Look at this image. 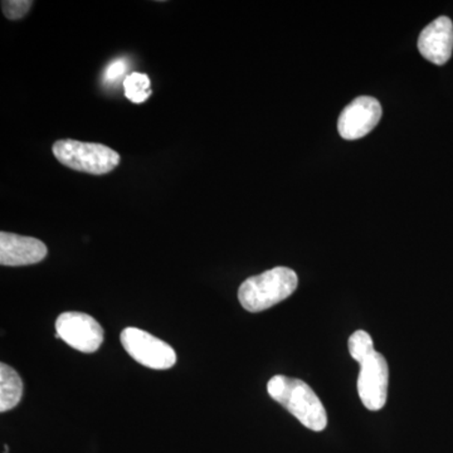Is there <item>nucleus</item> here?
Returning <instances> with one entry per match:
<instances>
[{
	"label": "nucleus",
	"instance_id": "3",
	"mask_svg": "<svg viewBox=\"0 0 453 453\" xmlns=\"http://www.w3.org/2000/svg\"><path fill=\"white\" fill-rule=\"evenodd\" d=\"M59 163L77 172L103 175L112 172L120 163V155L109 146L77 140H59L52 146Z\"/></svg>",
	"mask_w": 453,
	"mask_h": 453
},
{
	"label": "nucleus",
	"instance_id": "2",
	"mask_svg": "<svg viewBox=\"0 0 453 453\" xmlns=\"http://www.w3.org/2000/svg\"><path fill=\"white\" fill-rule=\"evenodd\" d=\"M297 285L299 277L291 268H271L247 279L238 290V299L247 311L261 312L291 296Z\"/></svg>",
	"mask_w": 453,
	"mask_h": 453
},
{
	"label": "nucleus",
	"instance_id": "1",
	"mask_svg": "<svg viewBox=\"0 0 453 453\" xmlns=\"http://www.w3.org/2000/svg\"><path fill=\"white\" fill-rule=\"evenodd\" d=\"M267 392L273 401L294 414L306 428L321 432L326 427L327 414L324 404L305 381L275 375L268 381Z\"/></svg>",
	"mask_w": 453,
	"mask_h": 453
},
{
	"label": "nucleus",
	"instance_id": "9",
	"mask_svg": "<svg viewBox=\"0 0 453 453\" xmlns=\"http://www.w3.org/2000/svg\"><path fill=\"white\" fill-rule=\"evenodd\" d=\"M418 50L434 65H445L453 50V25L449 17L437 18L423 29L418 38Z\"/></svg>",
	"mask_w": 453,
	"mask_h": 453
},
{
	"label": "nucleus",
	"instance_id": "4",
	"mask_svg": "<svg viewBox=\"0 0 453 453\" xmlns=\"http://www.w3.org/2000/svg\"><path fill=\"white\" fill-rule=\"evenodd\" d=\"M122 347L134 360L150 369L172 368L177 363V353L168 342L138 327H127L120 336Z\"/></svg>",
	"mask_w": 453,
	"mask_h": 453
},
{
	"label": "nucleus",
	"instance_id": "14",
	"mask_svg": "<svg viewBox=\"0 0 453 453\" xmlns=\"http://www.w3.org/2000/svg\"><path fill=\"white\" fill-rule=\"evenodd\" d=\"M32 4L31 0H7V2H2L3 13L8 19H20L28 13Z\"/></svg>",
	"mask_w": 453,
	"mask_h": 453
},
{
	"label": "nucleus",
	"instance_id": "8",
	"mask_svg": "<svg viewBox=\"0 0 453 453\" xmlns=\"http://www.w3.org/2000/svg\"><path fill=\"white\" fill-rule=\"evenodd\" d=\"M49 250L37 238L25 237L9 232L0 234V265L2 266H28L46 258Z\"/></svg>",
	"mask_w": 453,
	"mask_h": 453
},
{
	"label": "nucleus",
	"instance_id": "11",
	"mask_svg": "<svg viewBox=\"0 0 453 453\" xmlns=\"http://www.w3.org/2000/svg\"><path fill=\"white\" fill-rule=\"evenodd\" d=\"M151 83L144 73H134L125 77V96L134 104H142L150 97Z\"/></svg>",
	"mask_w": 453,
	"mask_h": 453
},
{
	"label": "nucleus",
	"instance_id": "13",
	"mask_svg": "<svg viewBox=\"0 0 453 453\" xmlns=\"http://www.w3.org/2000/svg\"><path fill=\"white\" fill-rule=\"evenodd\" d=\"M127 71H129V62L127 58L113 59L111 64L107 65L105 73H104V82L107 85H115L124 79Z\"/></svg>",
	"mask_w": 453,
	"mask_h": 453
},
{
	"label": "nucleus",
	"instance_id": "7",
	"mask_svg": "<svg viewBox=\"0 0 453 453\" xmlns=\"http://www.w3.org/2000/svg\"><path fill=\"white\" fill-rule=\"evenodd\" d=\"M381 118L380 101L371 96H359L340 113L338 131L345 140L365 138L371 133Z\"/></svg>",
	"mask_w": 453,
	"mask_h": 453
},
{
	"label": "nucleus",
	"instance_id": "12",
	"mask_svg": "<svg viewBox=\"0 0 453 453\" xmlns=\"http://www.w3.org/2000/svg\"><path fill=\"white\" fill-rule=\"evenodd\" d=\"M349 351L356 362H365L366 357H371L374 350V342L372 336L365 330H357L349 338Z\"/></svg>",
	"mask_w": 453,
	"mask_h": 453
},
{
	"label": "nucleus",
	"instance_id": "6",
	"mask_svg": "<svg viewBox=\"0 0 453 453\" xmlns=\"http://www.w3.org/2000/svg\"><path fill=\"white\" fill-rule=\"evenodd\" d=\"M389 368L386 357L375 351L360 363L357 393L366 410L380 411L388 396Z\"/></svg>",
	"mask_w": 453,
	"mask_h": 453
},
{
	"label": "nucleus",
	"instance_id": "5",
	"mask_svg": "<svg viewBox=\"0 0 453 453\" xmlns=\"http://www.w3.org/2000/svg\"><path fill=\"white\" fill-rule=\"evenodd\" d=\"M56 336L82 353H95L104 342L103 326L83 312H64L56 321Z\"/></svg>",
	"mask_w": 453,
	"mask_h": 453
},
{
	"label": "nucleus",
	"instance_id": "10",
	"mask_svg": "<svg viewBox=\"0 0 453 453\" xmlns=\"http://www.w3.org/2000/svg\"><path fill=\"white\" fill-rule=\"evenodd\" d=\"M23 381L12 366L0 365V412L13 410L23 396Z\"/></svg>",
	"mask_w": 453,
	"mask_h": 453
}]
</instances>
